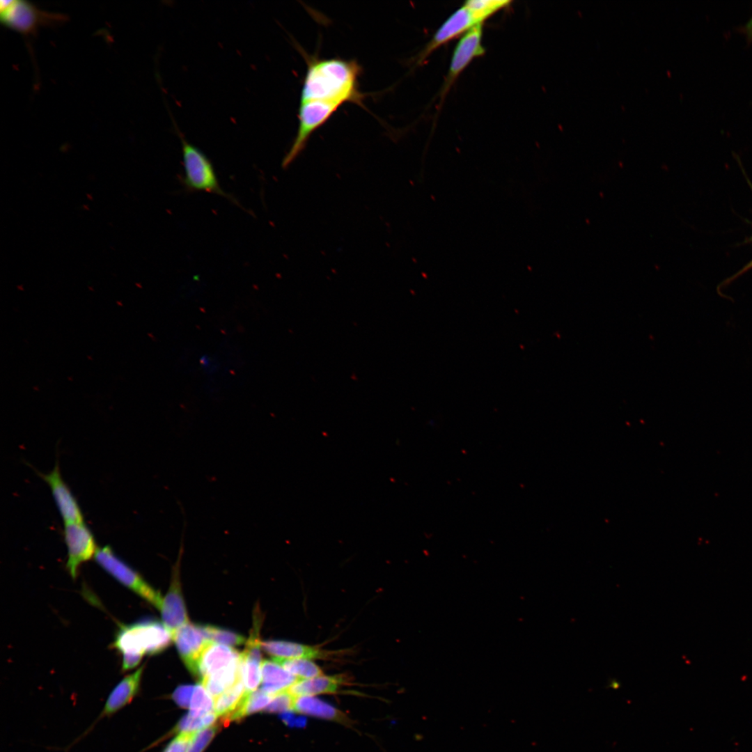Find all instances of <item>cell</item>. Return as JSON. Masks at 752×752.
I'll return each instance as SVG.
<instances>
[{
  "label": "cell",
  "instance_id": "cell-18",
  "mask_svg": "<svg viewBox=\"0 0 752 752\" xmlns=\"http://www.w3.org/2000/svg\"><path fill=\"white\" fill-rule=\"evenodd\" d=\"M240 678H242L241 658L228 666L204 677L201 682L215 700Z\"/></svg>",
  "mask_w": 752,
  "mask_h": 752
},
{
  "label": "cell",
  "instance_id": "cell-25",
  "mask_svg": "<svg viewBox=\"0 0 752 752\" xmlns=\"http://www.w3.org/2000/svg\"><path fill=\"white\" fill-rule=\"evenodd\" d=\"M217 718V715L214 711L200 717H194L188 714L180 721L176 730L180 733H195L196 730H203L211 726L212 724L214 723Z\"/></svg>",
  "mask_w": 752,
  "mask_h": 752
},
{
  "label": "cell",
  "instance_id": "cell-16",
  "mask_svg": "<svg viewBox=\"0 0 752 752\" xmlns=\"http://www.w3.org/2000/svg\"><path fill=\"white\" fill-rule=\"evenodd\" d=\"M299 680L273 660H264L262 663V689L268 694L275 695L288 690Z\"/></svg>",
  "mask_w": 752,
  "mask_h": 752
},
{
  "label": "cell",
  "instance_id": "cell-3",
  "mask_svg": "<svg viewBox=\"0 0 752 752\" xmlns=\"http://www.w3.org/2000/svg\"><path fill=\"white\" fill-rule=\"evenodd\" d=\"M178 134L181 141L184 169L180 180L185 189L189 192L204 191L219 195L246 211L233 196L222 189L210 159L199 148L188 142L179 130Z\"/></svg>",
  "mask_w": 752,
  "mask_h": 752
},
{
  "label": "cell",
  "instance_id": "cell-31",
  "mask_svg": "<svg viewBox=\"0 0 752 752\" xmlns=\"http://www.w3.org/2000/svg\"><path fill=\"white\" fill-rule=\"evenodd\" d=\"M620 687V682L616 680V679L610 680L609 683H608V687H610V688H611L613 689H619Z\"/></svg>",
  "mask_w": 752,
  "mask_h": 752
},
{
  "label": "cell",
  "instance_id": "cell-33",
  "mask_svg": "<svg viewBox=\"0 0 752 752\" xmlns=\"http://www.w3.org/2000/svg\"><path fill=\"white\" fill-rule=\"evenodd\" d=\"M747 180H748V182H749V184L751 186V188L752 189V185H751V182L748 180V178H747Z\"/></svg>",
  "mask_w": 752,
  "mask_h": 752
},
{
  "label": "cell",
  "instance_id": "cell-5",
  "mask_svg": "<svg viewBox=\"0 0 752 752\" xmlns=\"http://www.w3.org/2000/svg\"><path fill=\"white\" fill-rule=\"evenodd\" d=\"M95 562L124 586L132 590L152 605L160 609L163 598L132 567L121 560L109 546L98 547Z\"/></svg>",
  "mask_w": 752,
  "mask_h": 752
},
{
  "label": "cell",
  "instance_id": "cell-11",
  "mask_svg": "<svg viewBox=\"0 0 752 752\" xmlns=\"http://www.w3.org/2000/svg\"><path fill=\"white\" fill-rule=\"evenodd\" d=\"M172 639L185 665L190 673L196 676L197 660L210 641L204 634L201 626L189 622L174 633Z\"/></svg>",
  "mask_w": 752,
  "mask_h": 752
},
{
  "label": "cell",
  "instance_id": "cell-21",
  "mask_svg": "<svg viewBox=\"0 0 752 752\" xmlns=\"http://www.w3.org/2000/svg\"><path fill=\"white\" fill-rule=\"evenodd\" d=\"M289 673L299 680L322 675V671L311 660L304 659L272 658Z\"/></svg>",
  "mask_w": 752,
  "mask_h": 752
},
{
  "label": "cell",
  "instance_id": "cell-2",
  "mask_svg": "<svg viewBox=\"0 0 752 752\" xmlns=\"http://www.w3.org/2000/svg\"><path fill=\"white\" fill-rule=\"evenodd\" d=\"M172 636L163 623L144 619L130 625H121L113 647L123 655H157L171 643Z\"/></svg>",
  "mask_w": 752,
  "mask_h": 752
},
{
  "label": "cell",
  "instance_id": "cell-6",
  "mask_svg": "<svg viewBox=\"0 0 752 752\" xmlns=\"http://www.w3.org/2000/svg\"><path fill=\"white\" fill-rule=\"evenodd\" d=\"M63 537L68 550L66 568L75 579L81 565L94 558L98 547L84 522L64 524Z\"/></svg>",
  "mask_w": 752,
  "mask_h": 752
},
{
  "label": "cell",
  "instance_id": "cell-32",
  "mask_svg": "<svg viewBox=\"0 0 752 752\" xmlns=\"http://www.w3.org/2000/svg\"><path fill=\"white\" fill-rule=\"evenodd\" d=\"M751 267H752V260L742 270V272Z\"/></svg>",
  "mask_w": 752,
  "mask_h": 752
},
{
  "label": "cell",
  "instance_id": "cell-7",
  "mask_svg": "<svg viewBox=\"0 0 752 752\" xmlns=\"http://www.w3.org/2000/svg\"><path fill=\"white\" fill-rule=\"evenodd\" d=\"M482 37L483 24L475 25L461 36L453 52L446 81L441 90L442 96L447 93L472 60L485 54Z\"/></svg>",
  "mask_w": 752,
  "mask_h": 752
},
{
  "label": "cell",
  "instance_id": "cell-22",
  "mask_svg": "<svg viewBox=\"0 0 752 752\" xmlns=\"http://www.w3.org/2000/svg\"><path fill=\"white\" fill-rule=\"evenodd\" d=\"M214 703L212 696L200 682L194 686L189 704V714L194 717L203 716L213 712Z\"/></svg>",
  "mask_w": 752,
  "mask_h": 752
},
{
  "label": "cell",
  "instance_id": "cell-9",
  "mask_svg": "<svg viewBox=\"0 0 752 752\" xmlns=\"http://www.w3.org/2000/svg\"><path fill=\"white\" fill-rule=\"evenodd\" d=\"M40 476L50 487L64 524L84 522L80 506L68 485L63 479L58 463L49 473L40 474Z\"/></svg>",
  "mask_w": 752,
  "mask_h": 752
},
{
  "label": "cell",
  "instance_id": "cell-26",
  "mask_svg": "<svg viewBox=\"0 0 752 752\" xmlns=\"http://www.w3.org/2000/svg\"><path fill=\"white\" fill-rule=\"evenodd\" d=\"M295 697L288 690L274 695L269 705L264 710L268 712L284 713L293 711Z\"/></svg>",
  "mask_w": 752,
  "mask_h": 752
},
{
  "label": "cell",
  "instance_id": "cell-24",
  "mask_svg": "<svg viewBox=\"0 0 752 752\" xmlns=\"http://www.w3.org/2000/svg\"><path fill=\"white\" fill-rule=\"evenodd\" d=\"M208 641L227 646H236L246 643V639L230 630L211 625H201Z\"/></svg>",
  "mask_w": 752,
  "mask_h": 752
},
{
  "label": "cell",
  "instance_id": "cell-17",
  "mask_svg": "<svg viewBox=\"0 0 752 752\" xmlns=\"http://www.w3.org/2000/svg\"><path fill=\"white\" fill-rule=\"evenodd\" d=\"M293 711L345 724L350 722L343 712L315 696L295 697Z\"/></svg>",
  "mask_w": 752,
  "mask_h": 752
},
{
  "label": "cell",
  "instance_id": "cell-1",
  "mask_svg": "<svg viewBox=\"0 0 752 752\" xmlns=\"http://www.w3.org/2000/svg\"><path fill=\"white\" fill-rule=\"evenodd\" d=\"M307 69L300 102H312L335 110L346 102L361 104L358 78L361 68L354 60L306 58Z\"/></svg>",
  "mask_w": 752,
  "mask_h": 752
},
{
  "label": "cell",
  "instance_id": "cell-27",
  "mask_svg": "<svg viewBox=\"0 0 752 752\" xmlns=\"http://www.w3.org/2000/svg\"><path fill=\"white\" fill-rule=\"evenodd\" d=\"M219 727L209 726L196 733L187 752H203L216 735Z\"/></svg>",
  "mask_w": 752,
  "mask_h": 752
},
{
  "label": "cell",
  "instance_id": "cell-10",
  "mask_svg": "<svg viewBox=\"0 0 752 752\" xmlns=\"http://www.w3.org/2000/svg\"><path fill=\"white\" fill-rule=\"evenodd\" d=\"M144 666L124 677L111 690L106 702L93 724L85 732L88 733L94 725L105 717H110L129 705L138 695Z\"/></svg>",
  "mask_w": 752,
  "mask_h": 752
},
{
  "label": "cell",
  "instance_id": "cell-28",
  "mask_svg": "<svg viewBox=\"0 0 752 752\" xmlns=\"http://www.w3.org/2000/svg\"><path fill=\"white\" fill-rule=\"evenodd\" d=\"M197 732H181L166 747L163 752H187Z\"/></svg>",
  "mask_w": 752,
  "mask_h": 752
},
{
  "label": "cell",
  "instance_id": "cell-30",
  "mask_svg": "<svg viewBox=\"0 0 752 752\" xmlns=\"http://www.w3.org/2000/svg\"><path fill=\"white\" fill-rule=\"evenodd\" d=\"M741 30L746 34L748 40L752 41V17L742 27Z\"/></svg>",
  "mask_w": 752,
  "mask_h": 752
},
{
  "label": "cell",
  "instance_id": "cell-8",
  "mask_svg": "<svg viewBox=\"0 0 752 752\" xmlns=\"http://www.w3.org/2000/svg\"><path fill=\"white\" fill-rule=\"evenodd\" d=\"M478 24L483 23L479 22L473 13L463 4L449 16L437 30L431 40L417 56L415 61L416 65L423 64L428 56L438 47L465 33Z\"/></svg>",
  "mask_w": 752,
  "mask_h": 752
},
{
  "label": "cell",
  "instance_id": "cell-29",
  "mask_svg": "<svg viewBox=\"0 0 752 752\" xmlns=\"http://www.w3.org/2000/svg\"><path fill=\"white\" fill-rule=\"evenodd\" d=\"M194 686L181 685L178 687L173 694V698L178 705L182 707H189L190 698L192 696Z\"/></svg>",
  "mask_w": 752,
  "mask_h": 752
},
{
  "label": "cell",
  "instance_id": "cell-14",
  "mask_svg": "<svg viewBox=\"0 0 752 752\" xmlns=\"http://www.w3.org/2000/svg\"><path fill=\"white\" fill-rule=\"evenodd\" d=\"M261 648L272 658L316 659L324 653L318 648L285 641H261Z\"/></svg>",
  "mask_w": 752,
  "mask_h": 752
},
{
  "label": "cell",
  "instance_id": "cell-20",
  "mask_svg": "<svg viewBox=\"0 0 752 752\" xmlns=\"http://www.w3.org/2000/svg\"><path fill=\"white\" fill-rule=\"evenodd\" d=\"M242 679L238 680L233 685L224 691L214 700V712L217 716H226L239 705L245 693Z\"/></svg>",
  "mask_w": 752,
  "mask_h": 752
},
{
  "label": "cell",
  "instance_id": "cell-4",
  "mask_svg": "<svg viewBox=\"0 0 752 752\" xmlns=\"http://www.w3.org/2000/svg\"><path fill=\"white\" fill-rule=\"evenodd\" d=\"M0 20L7 28L29 37L40 28L55 26L66 20L62 13L42 10L25 0L0 1Z\"/></svg>",
  "mask_w": 752,
  "mask_h": 752
},
{
  "label": "cell",
  "instance_id": "cell-12",
  "mask_svg": "<svg viewBox=\"0 0 752 752\" xmlns=\"http://www.w3.org/2000/svg\"><path fill=\"white\" fill-rule=\"evenodd\" d=\"M179 566L173 569L172 580L160 607L162 623L171 636L182 626L189 622L179 578Z\"/></svg>",
  "mask_w": 752,
  "mask_h": 752
},
{
  "label": "cell",
  "instance_id": "cell-19",
  "mask_svg": "<svg viewBox=\"0 0 752 752\" xmlns=\"http://www.w3.org/2000/svg\"><path fill=\"white\" fill-rule=\"evenodd\" d=\"M274 695L265 691L256 690L252 692L245 691L237 707L228 715L224 717L227 722L240 720L244 716L265 709L272 700Z\"/></svg>",
  "mask_w": 752,
  "mask_h": 752
},
{
  "label": "cell",
  "instance_id": "cell-13",
  "mask_svg": "<svg viewBox=\"0 0 752 752\" xmlns=\"http://www.w3.org/2000/svg\"><path fill=\"white\" fill-rule=\"evenodd\" d=\"M240 658L241 653L231 647L209 641L197 660L196 676L202 680Z\"/></svg>",
  "mask_w": 752,
  "mask_h": 752
},
{
  "label": "cell",
  "instance_id": "cell-15",
  "mask_svg": "<svg viewBox=\"0 0 752 752\" xmlns=\"http://www.w3.org/2000/svg\"><path fill=\"white\" fill-rule=\"evenodd\" d=\"M346 683L340 675H320L312 678L299 680L288 691L295 697L315 696L320 694H335L340 686Z\"/></svg>",
  "mask_w": 752,
  "mask_h": 752
},
{
  "label": "cell",
  "instance_id": "cell-23",
  "mask_svg": "<svg viewBox=\"0 0 752 752\" xmlns=\"http://www.w3.org/2000/svg\"><path fill=\"white\" fill-rule=\"evenodd\" d=\"M510 3L508 0H470L465 1L464 5L473 13L479 22L483 23L487 18Z\"/></svg>",
  "mask_w": 752,
  "mask_h": 752
}]
</instances>
